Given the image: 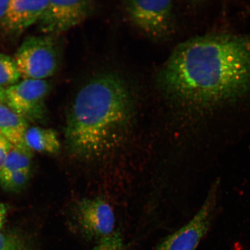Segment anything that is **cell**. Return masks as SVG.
Masks as SVG:
<instances>
[{
    "label": "cell",
    "mask_w": 250,
    "mask_h": 250,
    "mask_svg": "<svg viewBox=\"0 0 250 250\" xmlns=\"http://www.w3.org/2000/svg\"><path fill=\"white\" fill-rule=\"evenodd\" d=\"M28 122L8 105L0 103V133L14 146L24 143Z\"/></svg>",
    "instance_id": "30bf717a"
},
{
    "label": "cell",
    "mask_w": 250,
    "mask_h": 250,
    "mask_svg": "<svg viewBox=\"0 0 250 250\" xmlns=\"http://www.w3.org/2000/svg\"><path fill=\"white\" fill-rule=\"evenodd\" d=\"M0 103L5 104V89L0 86Z\"/></svg>",
    "instance_id": "ffe728a7"
},
{
    "label": "cell",
    "mask_w": 250,
    "mask_h": 250,
    "mask_svg": "<svg viewBox=\"0 0 250 250\" xmlns=\"http://www.w3.org/2000/svg\"><path fill=\"white\" fill-rule=\"evenodd\" d=\"M125 10L134 26L152 40H162L170 33L173 7L171 1H127Z\"/></svg>",
    "instance_id": "8992f818"
},
{
    "label": "cell",
    "mask_w": 250,
    "mask_h": 250,
    "mask_svg": "<svg viewBox=\"0 0 250 250\" xmlns=\"http://www.w3.org/2000/svg\"><path fill=\"white\" fill-rule=\"evenodd\" d=\"M48 2L10 0L0 27L8 35L20 36L31 25L38 22Z\"/></svg>",
    "instance_id": "9c48e42d"
},
{
    "label": "cell",
    "mask_w": 250,
    "mask_h": 250,
    "mask_svg": "<svg viewBox=\"0 0 250 250\" xmlns=\"http://www.w3.org/2000/svg\"><path fill=\"white\" fill-rule=\"evenodd\" d=\"M50 90L46 80H23L5 89V104L28 123H39L46 117Z\"/></svg>",
    "instance_id": "5b68a950"
},
{
    "label": "cell",
    "mask_w": 250,
    "mask_h": 250,
    "mask_svg": "<svg viewBox=\"0 0 250 250\" xmlns=\"http://www.w3.org/2000/svg\"><path fill=\"white\" fill-rule=\"evenodd\" d=\"M21 78L14 59L0 54V86L9 87L19 83Z\"/></svg>",
    "instance_id": "4fadbf2b"
},
{
    "label": "cell",
    "mask_w": 250,
    "mask_h": 250,
    "mask_svg": "<svg viewBox=\"0 0 250 250\" xmlns=\"http://www.w3.org/2000/svg\"><path fill=\"white\" fill-rule=\"evenodd\" d=\"M14 59L23 80H45L54 76L59 62L54 36L42 34L28 37Z\"/></svg>",
    "instance_id": "3957f363"
},
{
    "label": "cell",
    "mask_w": 250,
    "mask_h": 250,
    "mask_svg": "<svg viewBox=\"0 0 250 250\" xmlns=\"http://www.w3.org/2000/svg\"><path fill=\"white\" fill-rule=\"evenodd\" d=\"M95 7L91 1H49L38 21L42 34L56 36L83 22Z\"/></svg>",
    "instance_id": "52a82bcc"
},
{
    "label": "cell",
    "mask_w": 250,
    "mask_h": 250,
    "mask_svg": "<svg viewBox=\"0 0 250 250\" xmlns=\"http://www.w3.org/2000/svg\"><path fill=\"white\" fill-rule=\"evenodd\" d=\"M93 250H125L123 237L114 232L98 240Z\"/></svg>",
    "instance_id": "2e32d148"
},
{
    "label": "cell",
    "mask_w": 250,
    "mask_h": 250,
    "mask_svg": "<svg viewBox=\"0 0 250 250\" xmlns=\"http://www.w3.org/2000/svg\"><path fill=\"white\" fill-rule=\"evenodd\" d=\"M10 0H0V23L4 18Z\"/></svg>",
    "instance_id": "ac0fdd59"
},
{
    "label": "cell",
    "mask_w": 250,
    "mask_h": 250,
    "mask_svg": "<svg viewBox=\"0 0 250 250\" xmlns=\"http://www.w3.org/2000/svg\"><path fill=\"white\" fill-rule=\"evenodd\" d=\"M134 108L123 78L111 73L92 78L77 93L67 116L65 138L71 154L92 161L114 151L129 132Z\"/></svg>",
    "instance_id": "7a4b0ae2"
},
{
    "label": "cell",
    "mask_w": 250,
    "mask_h": 250,
    "mask_svg": "<svg viewBox=\"0 0 250 250\" xmlns=\"http://www.w3.org/2000/svg\"><path fill=\"white\" fill-rule=\"evenodd\" d=\"M6 214H7V209H6L5 206L0 203V230L4 224Z\"/></svg>",
    "instance_id": "d6986e66"
},
{
    "label": "cell",
    "mask_w": 250,
    "mask_h": 250,
    "mask_svg": "<svg viewBox=\"0 0 250 250\" xmlns=\"http://www.w3.org/2000/svg\"><path fill=\"white\" fill-rule=\"evenodd\" d=\"M172 107L200 122L250 98V37L227 33L181 43L158 74Z\"/></svg>",
    "instance_id": "6da1fadb"
},
{
    "label": "cell",
    "mask_w": 250,
    "mask_h": 250,
    "mask_svg": "<svg viewBox=\"0 0 250 250\" xmlns=\"http://www.w3.org/2000/svg\"><path fill=\"white\" fill-rule=\"evenodd\" d=\"M32 152L24 142L13 146L0 169V179L15 171L30 169Z\"/></svg>",
    "instance_id": "7c38bea8"
},
{
    "label": "cell",
    "mask_w": 250,
    "mask_h": 250,
    "mask_svg": "<svg viewBox=\"0 0 250 250\" xmlns=\"http://www.w3.org/2000/svg\"><path fill=\"white\" fill-rule=\"evenodd\" d=\"M218 182L209 189L202 207L188 223L167 236L154 250H196L208 233L216 208Z\"/></svg>",
    "instance_id": "277c9868"
},
{
    "label": "cell",
    "mask_w": 250,
    "mask_h": 250,
    "mask_svg": "<svg viewBox=\"0 0 250 250\" xmlns=\"http://www.w3.org/2000/svg\"><path fill=\"white\" fill-rule=\"evenodd\" d=\"M30 176V169L14 172L0 179V186L5 191L17 192L27 185Z\"/></svg>",
    "instance_id": "9a60e30c"
},
{
    "label": "cell",
    "mask_w": 250,
    "mask_h": 250,
    "mask_svg": "<svg viewBox=\"0 0 250 250\" xmlns=\"http://www.w3.org/2000/svg\"><path fill=\"white\" fill-rule=\"evenodd\" d=\"M0 250H33L28 240L21 234L0 230Z\"/></svg>",
    "instance_id": "5bb4252c"
},
{
    "label": "cell",
    "mask_w": 250,
    "mask_h": 250,
    "mask_svg": "<svg viewBox=\"0 0 250 250\" xmlns=\"http://www.w3.org/2000/svg\"><path fill=\"white\" fill-rule=\"evenodd\" d=\"M76 220L80 232L87 240H99L114 232V212L101 199H83L77 203Z\"/></svg>",
    "instance_id": "ba28073f"
},
{
    "label": "cell",
    "mask_w": 250,
    "mask_h": 250,
    "mask_svg": "<svg viewBox=\"0 0 250 250\" xmlns=\"http://www.w3.org/2000/svg\"><path fill=\"white\" fill-rule=\"evenodd\" d=\"M13 146L7 139L0 133V169Z\"/></svg>",
    "instance_id": "e0dca14e"
},
{
    "label": "cell",
    "mask_w": 250,
    "mask_h": 250,
    "mask_svg": "<svg viewBox=\"0 0 250 250\" xmlns=\"http://www.w3.org/2000/svg\"><path fill=\"white\" fill-rule=\"evenodd\" d=\"M24 142L31 151L54 154L61 148L58 134L48 128L33 126L28 128Z\"/></svg>",
    "instance_id": "8fae6325"
}]
</instances>
